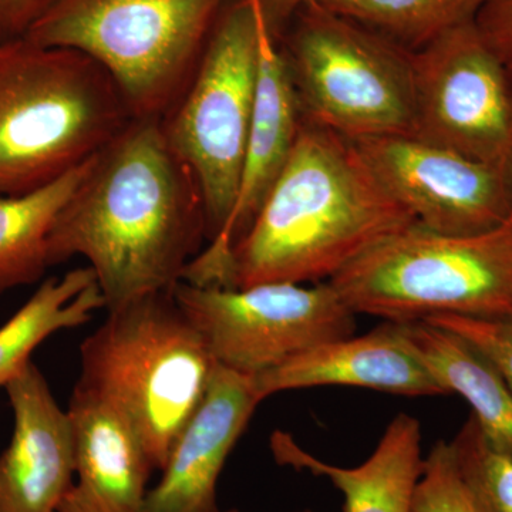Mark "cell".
Here are the masks:
<instances>
[{"instance_id": "5", "label": "cell", "mask_w": 512, "mask_h": 512, "mask_svg": "<svg viewBox=\"0 0 512 512\" xmlns=\"http://www.w3.org/2000/svg\"><path fill=\"white\" fill-rule=\"evenodd\" d=\"M231 0H56L26 39L92 57L134 119L163 120Z\"/></svg>"}, {"instance_id": "9", "label": "cell", "mask_w": 512, "mask_h": 512, "mask_svg": "<svg viewBox=\"0 0 512 512\" xmlns=\"http://www.w3.org/2000/svg\"><path fill=\"white\" fill-rule=\"evenodd\" d=\"M171 295L217 365L247 376L355 335L356 313L330 282L221 288L178 282Z\"/></svg>"}, {"instance_id": "14", "label": "cell", "mask_w": 512, "mask_h": 512, "mask_svg": "<svg viewBox=\"0 0 512 512\" xmlns=\"http://www.w3.org/2000/svg\"><path fill=\"white\" fill-rule=\"evenodd\" d=\"M5 389L15 429L0 456V512H57L76 476L69 413L32 362Z\"/></svg>"}, {"instance_id": "1", "label": "cell", "mask_w": 512, "mask_h": 512, "mask_svg": "<svg viewBox=\"0 0 512 512\" xmlns=\"http://www.w3.org/2000/svg\"><path fill=\"white\" fill-rule=\"evenodd\" d=\"M204 242L194 174L168 144L161 120L133 119L93 157L57 215L47 261L87 259L110 311L170 292Z\"/></svg>"}, {"instance_id": "24", "label": "cell", "mask_w": 512, "mask_h": 512, "mask_svg": "<svg viewBox=\"0 0 512 512\" xmlns=\"http://www.w3.org/2000/svg\"><path fill=\"white\" fill-rule=\"evenodd\" d=\"M426 320L473 343L500 370L512 390V318L474 319L441 315Z\"/></svg>"}, {"instance_id": "3", "label": "cell", "mask_w": 512, "mask_h": 512, "mask_svg": "<svg viewBox=\"0 0 512 512\" xmlns=\"http://www.w3.org/2000/svg\"><path fill=\"white\" fill-rule=\"evenodd\" d=\"M92 57L26 37L0 43V195L55 183L133 120Z\"/></svg>"}, {"instance_id": "7", "label": "cell", "mask_w": 512, "mask_h": 512, "mask_svg": "<svg viewBox=\"0 0 512 512\" xmlns=\"http://www.w3.org/2000/svg\"><path fill=\"white\" fill-rule=\"evenodd\" d=\"M278 43L302 119L350 141L413 136L412 52L322 3L299 10Z\"/></svg>"}, {"instance_id": "15", "label": "cell", "mask_w": 512, "mask_h": 512, "mask_svg": "<svg viewBox=\"0 0 512 512\" xmlns=\"http://www.w3.org/2000/svg\"><path fill=\"white\" fill-rule=\"evenodd\" d=\"M262 400L286 390L350 386L402 396H447L404 332L384 322L363 336L332 340L255 376Z\"/></svg>"}, {"instance_id": "4", "label": "cell", "mask_w": 512, "mask_h": 512, "mask_svg": "<svg viewBox=\"0 0 512 512\" xmlns=\"http://www.w3.org/2000/svg\"><path fill=\"white\" fill-rule=\"evenodd\" d=\"M80 365L77 383L130 420L161 471L217 363L170 291L110 309L80 346Z\"/></svg>"}, {"instance_id": "10", "label": "cell", "mask_w": 512, "mask_h": 512, "mask_svg": "<svg viewBox=\"0 0 512 512\" xmlns=\"http://www.w3.org/2000/svg\"><path fill=\"white\" fill-rule=\"evenodd\" d=\"M413 136L483 163L512 167L507 66L476 20L412 52Z\"/></svg>"}, {"instance_id": "12", "label": "cell", "mask_w": 512, "mask_h": 512, "mask_svg": "<svg viewBox=\"0 0 512 512\" xmlns=\"http://www.w3.org/2000/svg\"><path fill=\"white\" fill-rule=\"evenodd\" d=\"M261 12V10H259ZM302 113L278 39L266 28L261 13L258 82L254 117L242 165L237 200L227 224L185 269L183 281L221 286L232 249L247 234L266 195L291 156Z\"/></svg>"}, {"instance_id": "8", "label": "cell", "mask_w": 512, "mask_h": 512, "mask_svg": "<svg viewBox=\"0 0 512 512\" xmlns=\"http://www.w3.org/2000/svg\"><path fill=\"white\" fill-rule=\"evenodd\" d=\"M259 33L256 0H231L190 84L161 120L168 144L200 187L207 244L237 200L254 117Z\"/></svg>"}, {"instance_id": "23", "label": "cell", "mask_w": 512, "mask_h": 512, "mask_svg": "<svg viewBox=\"0 0 512 512\" xmlns=\"http://www.w3.org/2000/svg\"><path fill=\"white\" fill-rule=\"evenodd\" d=\"M412 512H477L471 503L447 441H437L424 457Z\"/></svg>"}, {"instance_id": "16", "label": "cell", "mask_w": 512, "mask_h": 512, "mask_svg": "<svg viewBox=\"0 0 512 512\" xmlns=\"http://www.w3.org/2000/svg\"><path fill=\"white\" fill-rule=\"evenodd\" d=\"M67 413L76 481L57 512H143L154 467L130 420L79 383Z\"/></svg>"}, {"instance_id": "30", "label": "cell", "mask_w": 512, "mask_h": 512, "mask_svg": "<svg viewBox=\"0 0 512 512\" xmlns=\"http://www.w3.org/2000/svg\"><path fill=\"white\" fill-rule=\"evenodd\" d=\"M222 512H235V511H222Z\"/></svg>"}, {"instance_id": "26", "label": "cell", "mask_w": 512, "mask_h": 512, "mask_svg": "<svg viewBox=\"0 0 512 512\" xmlns=\"http://www.w3.org/2000/svg\"><path fill=\"white\" fill-rule=\"evenodd\" d=\"M56 0H0V43L22 39Z\"/></svg>"}, {"instance_id": "2", "label": "cell", "mask_w": 512, "mask_h": 512, "mask_svg": "<svg viewBox=\"0 0 512 512\" xmlns=\"http://www.w3.org/2000/svg\"><path fill=\"white\" fill-rule=\"evenodd\" d=\"M413 224L352 141L302 119L284 170L229 255L221 288L329 282Z\"/></svg>"}, {"instance_id": "13", "label": "cell", "mask_w": 512, "mask_h": 512, "mask_svg": "<svg viewBox=\"0 0 512 512\" xmlns=\"http://www.w3.org/2000/svg\"><path fill=\"white\" fill-rule=\"evenodd\" d=\"M264 402L252 376L215 365L197 409L178 433L143 512H222L217 484L225 461Z\"/></svg>"}, {"instance_id": "28", "label": "cell", "mask_w": 512, "mask_h": 512, "mask_svg": "<svg viewBox=\"0 0 512 512\" xmlns=\"http://www.w3.org/2000/svg\"><path fill=\"white\" fill-rule=\"evenodd\" d=\"M505 66H507L508 84H510V93H511V100H512V63L505 64Z\"/></svg>"}, {"instance_id": "11", "label": "cell", "mask_w": 512, "mask_h": 512, "mask_svg": "<svg viewBox=\"0 0 512 512\" xmlns=\"http://www.w3.org/2000/svg\"><path fill=\"white\" fill-rule=\"evenodd\" d=\"M352 143L421 227L468 237L511 217L512 167L483 163L410 134Z\"/></svg>"}, {"instance_id": "27", "label": "cell", "mask_w": 512, "mask_h": 512, "mask_svg": "<svg viewBox=\"0 0 512 512\" xmlns=\"http://www.w3.org/2000/svg\"><path fill=\"white\" fill-rule=\"evenodd\" d=\"M320 2L322 0H256L266 28L276 39L284 33L286 26L299 10Z\"/></svg>"}, {"instance_id": "18", "label": "cell", "mask_w": 512, "mask_h": 512, "mask_svg": "<svg viewBox=\"0 0 512 512\" xmlns=\"http://www.w3.org/2000/svg\"><path fill=\"white\" fill-rule=\"evenodd\" d=\"M400 323L441 389L463 397L491 444L512 457V390L500 370L451 330L429 320Z\"/></svg>"}, {"instance_id": "22", "label": "cell", "mask_w": 512, "mask_h": 512, "mask_svg": "<svg viewBox=\"0 0 512 512\" xmlns=\"http://www.w3.org/2000/svg\"><path fill=\"white\" fill-rule=\"evenodd\" d=\"M477 512H512V457L495 448L473 414L448 441Z\"/></svg>"}, {"instance_id": "29", "label": "cell", "mask_w": 512, "mask_h": 512, "mask_svg": "<svg viewBox=\"0 0 512 512\" xmlns=\"http://www.w3.org/2000/svg\"><path fill=\"white\" fill-rule=\"evenodd\" d=\"M289 512H315V511L309 510V508H305V510L289 511Z\"/></svg>"}, {"instance_id": "21", "label": "cell", "mask_w": 512, "mask_h": 512, "mask_svg": "<svg viewBox=\"0 0 512 512\" xmlns=\"http://www.w3.org/2000/svg\"><path fill=\"white\" fill-rule=\"evenodd\" d=\"M323 6L416 52L448 30L474 22L485 0H322Z\"/></svg>"}, {"instance_id": "25", "label": "cell", "mask_w": 512, "mask_h": 512, "mask_svg": "<svg viewBox=\"0 0 512 512\" xmlns=\"http://www.w3.org/2000/svg\"><path fill=\"white\" fill-rule=\"evenodd\" d=\"M476 23L504 64L512 63V0H485Z\"/></svg>"}, {"instance_id": "17", "label": "cell", "mask_w": 512, "mask_h": 512, "mask_svg": "<svg viewBox=\"0 0 512 512\" xmlns=\"http://www.w3.org/2000/svg\"><path fill=\"white\" fill-rule=\"evenodd\" d=\"M421 440L420 421L402 413L390 421L372 456L357 467L319 460L286 433L272 436V451L282 466L328 478L343 495V512H412L424 467Z\"/></svg>"}, {"instance_id": "6", "label": "cell", "mask_w": 512, "mask_h": 512, "mask_svg": "<svg viewBox=\"0 0 512 512\" xmlns=\"http://www.w3.org/2000/svg\"><path fill=\"white\" fill-rule=\"evenodd\" d=\"M329 282L350 311L386 322L512 318V214L500 227L468 237L410 225Z\"/></svg>"}, {"instance_id": "20", "label": "cell", "mask_w": 512, "mask_h": 512, "mask_svg": "<svg viewBox=\"0 0 512 512\" xmlns=\"http://www.w3.org/2000/svg\"><path fill=\"white\" fill-rule=\"evenodd\" d=\"M92 160L39 190L0 195V293L36 284L50 268V231Z\"/></svg>"}, {"instance_id": "19", "label": "cell", "mask_w": 512, "mask_h": 512, "mask_svg": "<svg viewBox=\"0 0 512 512\" xmlns=\"http://www.w3.org/2000/svg\"><path fill=\"white\" fill-rule=\"evenodd\" d=\"M101 308H106V301L90 266L43 282L0 328V387L32 362L30 356L47 338L84 325Z\"/></svg>"}]
</instances>
